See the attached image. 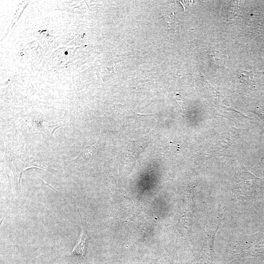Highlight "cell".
Listing matches in <instances>:
<instances>
[{
  "label": "cell",
  "instance_id": "6da1fadb",
  "mask_svg": "<svg viewBox=\"0 0 264 264\" xmlns=\"http://www.w3.org/2000/svg\"><path fill=\"white\" fill-rule=\"evenodd\" d=\"M80 219L82 224L81 233L72 250L69 253L68 256L84 259L89 238L88 234L87 228L83 224L81 217Z\"/></svg>",
  "mask_w": 264,
  "mask_h": 264
},
{
  "label": "cell",
  "instance_id": "7a4b0ae2",
  "mask_svg": "<svg viewBox=\"0 0 264 264\" xmlns=\"http://www.w3.org/2000/svg\"><path fill=\"white\" fill-rule=\"evenodd\" d=\"M149 142V139L147 135L138 139L129 140L128 141V150L131 152L132 157L137 158L148 146Z\"/></svg>",
  "mask_w": 264,
  "mask_h": 264
},
{
  "label": "cell",
  "instance_id": "3957f363",
  "mask_svg": "<svg viewBox=\"0 0 264 264\" xmlns=\"http://www.w3.org/2000/svg\"><path fill=\"white\" fill-rule=\"evenodd\" d=\"M102 147L101 141L98 139L93 144L84 147L75 160H87L95 157L99 153Z\"/></svg>",
  "mask_w": 264,
  "mask_h": 264
},
{
  "label": "cell",
  "instance_id": "277c9868",
  "mask_svg": "<svg viewBox=\"0 0 264 264\" xmlns=\"http://www.w3.org/2000/svg\"><path fill=\"white\" fill-rule=\"evenodd\" d=\"M236 257H260L264 258V242L249 246L237 253Z\"/></svg>",
  "mask_w": 264,
  "mask_h": 264
},
{
  "label": "cell",
  "instance_id": "5b68a950",
  "mask_svg": "<svg viewBox=\"0 0 264 264\" xmlns=\"http://www.w3.org/2000/svg\"><path fill=\"white\" fill-rule=\"evenodd\" d=\"M238 9L239 5L235 1L234 2H231L228 10V17L230 19L235 17L238 11Z\"/></svg>",
  "mask_w": 264,
  "mask_h": 264
}]
</instances>
